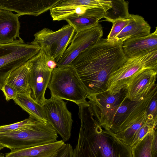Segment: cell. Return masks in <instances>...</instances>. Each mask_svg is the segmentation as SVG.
I'll return each instance as SVG.
<instances>
[{
	"label": "cell",
	"mask_w": 157,
	"mask_h": 157,
	"mask_svg": "<svg viewBox=\"0 0 157 157\" xmlns=\"http://www.w3.org/2000/svg\"><path fill=\"white\" fill-rule=\"evenodd\" d=\"M129 19L127 25L114 41L123 43L129 39L143 37L151 33V26L141 16L130 14Z\"/></svg>",
	"instance_id": "obj_18"
},
{
	"label": "cell",
	"mask_w": 157,
	"mask_h": 157,
	"mask_svg": "<svg viewBox=\"0 0 157 157\" xmlns=\"http://www.w3.org/2000/svg\"><path fill=\"white\" fill-rule=\"evenodd\" d=\"M103 31L101 25L76 33L61 58L57 63V67H65L72 62L82 52L96 43L102 38Z\"/></svg>",
	"instance_id": "obj_12"
},
{
	"label": "cell",
	"mask_w": 157,
	"mask_h": 157,
	"mask_svg": "<svg viewBox=\"0 0 157 157\" xmlns=\"http://www.w3.org/2000/svg\"><path fill=\"white\" fill-rule=\"evenodd\" d=\"M156 130L145 135L138 143L131 147L132 157H153L151 142L153 135Z\"/></svg>",
	"instance_id": "obj_23"
},
{
	"label": "cell",
	"mask_w": 157,
	"mask_h": 157,
	"mask_svg": "<svg viewBox=\"0 0 157 157\" xmlns=\"http://www.w3.org/2000/svg\"><path fill=\"white\" fill-rule=\"evenodd\" d=\"M45 56L46 65L49 69L52 71L57 67V63L53 58L47 56L45 55Z\"/></svg>",
	"instance_id": "obj_32"
},
{
	"label": "cell",
	"mask_w": 157,
	"mask_h": 157,
	"mask_svg": "<svg viewBox=\"0 0 157 157\" xmlns=\"http://www.w3.org/2000/svg\"><path fill=\"white\" fill-rule=\"evenodd\" d=\"M3 93L7 101L11 99H15L17 95L16 90L10 85L5 83L2 87L1 90Z\"/></svg>",
	"instance_id": "obj_30"
},
{
	"label": "cell",
	"mask_w": 157,
	"mask_h": 157,
	"mask_svg": "<svg viewBox=\"0 0 157 157\" xmlns=\"http://www.w3.org/2000/svg\"><path fill=\"white\" fill-rule=\"evenodd\" d=\"M34 119L29 117V118L21 121L0 126V133H7L23 128L31 123Z\"/></svg>",
	"instance_id": "obj_28"
},
{
	"label": "cell",
	"mask_w": 157,
	"mask_h": 157,
	"mask_svg": "<svg viewBox=\"0 0 157 157\" xmlns=\"http://www.w3.org/2000/svg\"><path fill=\"white\" fill-rule=\"evenodd\" d=\"M4 147L0 144V151L3 149Z\"/></svg>",
	"instance_id": "obj_33"
},
{
	"label": "cell",
	"mask_w": 157,
	"mask_h": 157,
	"mask_svg": "<svg viewBox=\"0 0 157 157\" xmlns=\"http://www.w3.org/2000/svg\"><path fill=\"white\" fill-rule=\"evenodd\" d=\"M62 140L34 147L11 151L5 157H51L65 144Z\"/></svg>",
	"instance_id": "obj_19"
},
{
	"label": "cell",
	"mask_w": 157,
	"mask_h": 157,
	"mask_svg": "<svg viewBox=\"0 0 157 157\" xmlns=\"http://www.w3.org/2000/svg\"><path fill=\"white\" fill-rule=\"evenodd\" d=\"M157 87L156 85L141 100L131 101L126 99L117 109L109 132L113 134L121 132L141 116L146 111L153 97L157 93Z\"/></svg>",
	"instance_id": "obj_8"
},
{
	"label": "cell",
	"mask_w": 157,
	"mask_h": 157,
	"mask_svg": "<svg viewBox=\"0 0 157 157\" xmlns=\"http://www.w3.org/2000/svg\"><path fill=\"white\" fill-rule=\"evenodd\" d=\"M129 20L128 18L118 20L113 22L111 30L106 38L107 40L113 41L115 37L127 25Z\"/></svg>",
	"instance_id": "obj_27"
},
{
	"label": "cell",
	"mask_w": 157,
	"mask_h": 157,
	"mask_svg": "<svg viewBox=\"0 0 157 157\" xmlns=\"http://www.w3.org/2000/svg\"><path fill=\"white\" fill-rule=\"evenodd\" d=\"M81 121L73 157H132L131 147L101 126L94 113L78 112Z\"/></svg>",
	"instance_id": "obj_2"
},
{
	"label": "cell",
	"mask_w": 157,
	"mask_h": 157,
	"mask_svg": "<svg viewBox=\"0 0 157 157\" xmlns=\"http://www.w3.org/2000/svg\"><path fill=\"white\" fill-rule=\"evenodd\" d=\"M46 121L64 142L70 138L73 121L66 103L53 96L46 99L43 105Z\"/></svg>",
	"instance_id": "obj_10"
},
{
	"label": "cell",
	"mask_w": 157,
	"mask_h": 157,
	"mask_svg": "<svg viewBox=\"0 0 157 157\" xmlns=\"http://www.w3.org/2000/svg\"><path fill=\"white\" fill-rule=\"evenodd\" d=\"M122 48L128 58L138 57L157 50V29L145 36L128 39L123 42Z\"/></svg>",
	"instance_id": "obj_16"
},
{
	"label": "cell",
	"mask_w": 157,
	"mask_h": 157,
	"mask_svg": "<svg viewBox=\"0 0 157 157\" xmlns=\"http://www.w3.org/2000/svg\"><path fill=\"white\" fill-rule=\"evenodd\" d=\"M151 150L153 157H157V130L153 135L151 142Z\"/></svg>",
	"instance_id": "obj_31"
},
{
	"label": "cell",
	"mask_w": 157,
	"mask_h": 157,
	"mask_svg": "<svg viewBox=\"0 0 157 157\" xmlns=\"http://www.w3.org/2000/svg\"><path fill=\"white\" fill-rule=\"evenodd\" d=\"M74 150L69 143L64 145L54 155L51 157H73Z\"/></svg>",
	"instance_id": "obj_29"
},
{
	"label": "cell",
	"mask_w": 157,
	"mask_h": 157,
	"mask_svg": "<svg viewBox=\"0 0 157 157\" xmlns=\"http://www.w3.org/2000/svg\"><path fill=\"white\" fill-rule=\"evenodd\" d=\"M126 91L124 89L115 94L105 91L87 97L91 100L99 124L104 129L110 130L117 109L127 99Z\"/></svg>",
	"instance_id": "obj_9"
},
{
	"label": "cell",
	"mask_w": 157,
	"mask_h": 157,
	"mask_svg": "<svg viewBox=\"0 0 157 157\" xmlns=\"http://www.w3.org/2000/svg\"><path fill=\"white\" fill-rule=\"evenodd\" d=\"M144 69L140 57L127 60L109 75L106 90L111 94L119 93L126 89L129 82L137 73Z\"/></svg>",
	"instance_id": "obj_13"
},
{
	"label": "cell",
	"mask_w": 157,
	"mask_h": 157,
	"mask_svg": "<svg viewBox=\"0 0 157 157\" xmlns=\"http://www.w3.org/2000/svg\"><path fill=\"white\" fill-rule=\"evenodd\" d=\"M139 57L144 69H151L157 71V50L144 54Z\"/></svg>",
	"instance_id": "obj_25"
},
{
	"label": "cell",
	"mask_w": 157,
	"mask_h": 157,
	"mask_svg": "<svg viewBox=\"0 0 157 157\" xmlns=\"http://www.w3.org/2000/svg\"><path fill=\"white\" fill-rule=\"evenodd\" d=\"M112 7L107 10L105 21L113 22L119 20L128 19L130 16L128 3L124 0H112Z\"/></svg>",
	"instance_id": "obj_22"
},
{
	"label": "cell",
	"mask_w": 157,
	"mask_h": 157,
	"mask_svg": "<svg viewBox=\"0 0 157 157\" xmlns=\"http://www.w3.org/2000/svg\"><path fill=\"white\" fill-rule=\"evenodd\" d=\"M157 71L143 69L131 79L126 88V98L131 101H138L146 96L157 85Z\"/></svg>",
	"instance_id": "obj_14"
},
{
	"label": "cell",
	"mask_w": 157,
	"mask_h": 157,
	"mask_svg": "<svg viewBox=\"0 0 157 157\" xmlns=\"http://www.w3.org/2000/svg\"><path fill=\"white\" fill-rule=\"evenodd\" d=\"M112 7L111 0H60L50 11L54 21L80 16L92 17L99 21L104 18Z\"/></svg>",
	"instance_id": "obj_6"
},
{
	"label": "cell",
	"mask_w": 157,
	"mask_h": 157,
	"mask_svg": "<svg viewBox=\"0 0 157 157\" xmlns=\"http://www.w3.org/2000/svg\"><path fill=\"white\" fill-rule=\"evenodd\" d=\"M60 0H0V9L14 11L19 16H36L50 10Z\"/></svg>",
	"instance_id": "obj_15"
},
{
	"label": "cell",
	"mask_w": 157,
	"mask_h": 157,
	"mask_svg": "<svg viewBox=\"0 0 157 157\" xmlns=\"http://www.w3.org/2000/svg\"><path fill=\"white\" fill-rule=\"evenodd\" d=\"M123 44L101 38L80 53L71 63L87 97L105 91L109 75L127 60Z\"/></svg>",
	"instance_id": "obj_1"
},
{
	"label": "cell",
	"mask_w": 157,
	"mask_h": 157,
	"mask_svg": "<svg viewBox=\"0 0 157 157\" xmlns=\"http://www.w3.org/2000/svg\"><path fill=\"white\" fill-rule=\"evenodd\" d=\"M19 16L12 11L0 9V44H8L21 38Z\"/></svg>",
	"instance_id": "obj_17"
},
{
	"label": "cell",
	"mask_w": 157,
	"mask_h": 157,
	"mask_svg": "<svg viewBox=\"0 0 157 157\" xmlns=\"http://www.w3.org/2000/svg\"><path fill=\"white\" fill-rule=\"evenodd\" d=\"M75 33L74 29L68 24L56 31L44 28L34 34L33 41L40 46L46 56L53 58L57 63Z\"/></svg>",
	"instance_id": "obj_7"
},
{
	"label": "cell",
	"mask_w": 157,
	"mask_h": 157,
	"mask_svg": "<svg viewBox=\"0 0 157 157\" xmlns=\"http://www.w3.org/2000/svg\"><path fill=\"white\" fill-rule=\"evenodd\" d=\"M13 100L23 110L27 112L29 117L34 119L47 121L43 105L35 101L30 96L17 94Z\"/></svg>",
	"instance_id": "obj_21"
},
{
	"label": "cell",
	"mask_w": 157,
	"mask_h": 157,
	"mask_svg": "<svg viewBox=\"0 0 157 157\" xmlns=\"http://www.w3.org/2000/svg\"><path fill=\"white\" fill-rule=\"evenodd\" d=\"M58 137V134L47 121L35 119L23 128L0 133V144L12 151L54 142Z\"/></svg>",
	"instance_id": "obj_3"
},
{
	"label": "cell",
	"mask_w": 157,
	"mask_h": 157,
	"mask_svg": "<svg viewBox=\"0 0 157 157\" xmlns=\"http://www.w3.org/2000/svg\"><path fill=\"white\" fill-rule=\"evenodd\" d=\"M40 49L33 41L25 43L21 38L0 44V90L11 73L36 55Z\"/></svg>",
	"instance_id": "obj_5"
},
{
	"label": "cell",
	"mask_w": 157,
	"mask_h": 157,
	"mask_svg": "<svg viewBox=\"0 0 157 157\" xmlns=\"http://www.w3.org/2000/svg\"><path fill=\"white\" fill-rule=\"evenodd\" d=\"M29 60L31 64L29 80L31 90V97L43 105L46 99L45 94L50 81L52 70L47 67L44 53L41 49Z\"/></svg>",
	"instance_id": "obj_11"
},
{
	"label": "cell",
	"mask_w": 157,
	"mask_h": 157,
	"mask_svg": "<svg viewBox=\"0 0 157 157\" xmlns=\"http://www.w3.org/2000/svg\"><path fill=\"white\" fill-rule=\"evenodd\" d=\"M0 157H5L3 155H1L0 154Z\"/></svg>",
	"instance_id": "obj_34"
},
{
	"label": "cell",
	"mask_w": 157,
	"mask_h": 157,
	"mask_svg": "<svg viewBox=\"0 0 157 157\" xmlns=\"http://www.w3.org/2000/svg\"><path fill=\"white\" fill-rule=\"evenodd\" d=\"M48 87L51 96L78 105L86 101L87 93L71 64L54 69Z\"/></svg>",
	"instance_id": "obj_4"
},
{
	"label": "cell",
	"mask_w": 157,
	"mask_h": 157,
	"mask_svg": "<svg viewBox=\"0 0 157 157\" xmlns=\"http://www.w3.org/2000/svg\"><path fill=\"white\" fill-rule=\"evenodd\" d=\"M157 94L153 97L147 109V122L157 126Z\"/></svg>",
	"instance_id": "obj_26"
},
{
	"label": "cell",
	"mask_w": 157,
	"mask_h": 157,
	"mask_svg": "<svg viewBox=\"0 0 157 157\" xmlns=\"http://www.w3.org/2000/svg\"><path fill=\"white\" fill-rule=\"evenodd\" d=\"M31 64L29 60L24 64L12 72L5 83L14 88L17 94L31 96V90L29 84V75Z\"/></svg>",
	"instance_id": "obj_20"
},
{
	"label": "cell",
	"mask_w": 157,
	"mask_h": 157,
	"mask_svg": "<svg viewBox=\"0 0 157 157\" xmlns=\"http://www.w3.org/2000/svg\"><path fill=\"white\" fill-rule=\"evenodd\" d=\"M65 20L74 29L76 33L90 29L99 24V21L95 18L84 16L70 17Z\"/></svg>",
	"instance_id": "obj_24"
}]
</instances>
